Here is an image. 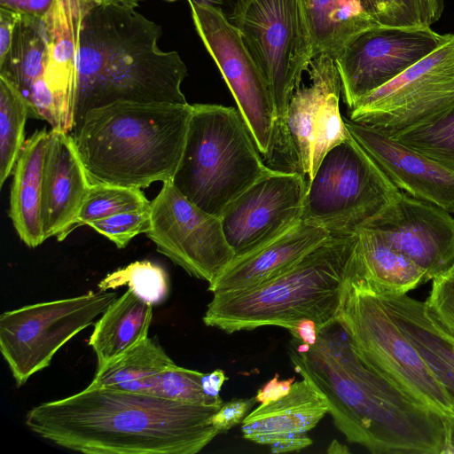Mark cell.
I'll list each match as a JSON object with an SVG mask.
<instances>
[{"label":"cell","mask_w":454,"mask_h":454,"mask_svg":"<svg viewBox=\"0 0 454 454\" xmlns=\"http://www.w3.org/2000/svg\"><path fill=\"white\" fill-rule=\"evenodd\" d=\"M330 411L325 395L309 380L294 382L287 395L261 403L242 420L245 439L260 443L266 437L290 433H306L314 428Z\"/></svg>","instance_id":"cell-24"},{"label":"cell","mask_w":454,"mask_h":454,"mask_svg":"<svg viewBox=\"0 0 454 454\" xmlns=\"http://www.w3.org/2000/svg\"><path fill=\"white\" fill-rule=\"evenodd\" d=\"M150 203L139 188L111 184H91L74 230L118 213L147 208Z\"/></svg>","instance_id":"cell-33"},{"label":"cell","mask_w":454,"mask_h":454,"mask_svg":"<svg viewBox=\"0 0 454 454\" xmlns=\"http://www.w3.org/2000/svg\"><path fill=\"white\" fill-rule=\"evenodd\" d=\"M153 304L145 301L129 288L95 322L88 344L98 367L120 357L148 338Z\"/></svg>","instance_id":"cell-26"},{"label":"cell","mask_w":454,"mask_h":454,"mask_svg":"<svg viewBox=\"0 0 454 454\" xmlns=\"http://www.w3.org/2000/svg\"><path fill=\"white\" fill-rule=\"evenodd\" d=\"M127 286L136 295L152 304L161 303L169 290L166 270L150 261H137L107 274L98 284L101 291Z\"/></svg>","instance_id":"cell-34"},{"label":"cell","mask_w":454,"mask_h":454,"mask_svg":"<svg viewBox=\"0 0 454 454\" xmlns=\"http://www.w3.org/2000/svg\"><path fill=\"white\" fill-rule=\"evenodd\" d=\"M55 0H0V7L19 14L43 18L51 10Z\"/></svg>","instance_id":"cell-40"},{"label":"cell","mask_w":454,"mask_h":454,"mask_svg":"<svg viewBox=\"0 0 454 454\" xmlns=\"http://www.w3.org/2000/svg\"><path fill=\"white\" fill-rule=\"evenodd\" d=\"M383 26L431 27L443 11L444 0H383Z\"/></svg>","instance_id":"cell-35"},{"label":"cell","mask_w":454,"mask_h":454,"mask_svg":"<svg viewBox=\"0 0 454 454\" xmlns=\"http://www.w3.org/2000/svg\"><path fill=\"white\" fill-rule=\"evenodd\" d=\"M260 444H269L271 453H283L304 449L312 440L305 433H290L263 438Z\"/></svg>","instance_id":"cell-39"},{"label":"cell","mask_w":454,"mask_h":454,"mask_svg":"<svg viewBox=\"0 0 454 454\" xmlns=\"http://www.w3.org/2000/svg\"><path fill=\"white\" fill-rule=\"evenodd\" d=\"M427 308L434 318L454 336V268L433 279Z\"/></svg>","instance_id":"cell-37"},{"label":"cell","mask_w":454,"mask_h":454,"mask_svg":"<svg viewBox=\"0 0 454 454\" xmlns=\"http://www.w3.org/2000/svg\"><path fill=\"white\" fill-rule=\"evenodd\" d=\"M448 36L431 27L383 25L360 34L334 60L348 109L434 51Z\"/></svg>","instance_id":"cell-14"},{"label":"cell","mask_w":454,"mask_h":454,"mask_svg":"<svg viewBox=\"0 0 454 454\" xmlns=\"http://www.w3.org/2000/svg\"><path fill=\"white\" fill-rule=\"evenodd\" d=\"M264 76L275 108V132L268 161L292 170L286 116L302 74L314 59L301 0H235L230 17Z\"/></svg>","instance_id":"cell-7"},{"label":"cell","mask_w":454,"mask_h":454,"mask_svg":"<svg viewBox=\"0 0 454 454\" xmlns=\"http://www.w3.org/2000/svg\"><path fill=\"white\" fill-rule=\"evenodd\" d=\"M337 320L372 369L406 398L445 420L448 448H454V405L450 395L353 263Z\"/></svg>","instance_id":"cell-8"},{"label":"cell","mask_w":454,"mask_h":454,"mask_svg":"<svg viewBox=\"0 0 454 454\" xmlns=\"http://www.w3.org/2000/svg\"><path fill=\"white\" fill-rule=\"evenodd\" d=\"M93 0H55L47 14L49 46L41 84L42 110L51 130L74 128L76 61L81 22Z\"/></svg>","instance_id":"cell-18"},{"label":"cell","mask_w":454,"mask_h":454,"mask_svg":"<svg viewBox=\"0 0 454 454\" xmlns=\"http://www.w3.org/2000/svg\"><path fill=\"white\" fill-rule=\"evenodd\" d=\"M327 452L328 453H349V450L347 448V446L340 443L336 440H333L330 443V445L327 449Z\"/></svg>","instance_id":"cell-47"},{"label":"cell","mask_w":454,"mask_h":454,"mask_svg":"<svg viewBox=\"0 0 454 454\" xmlns=\"http://www.w3.org/2000/svg\"><path fill=\"white\" fill-rule=\"evenodd\" d=\"M354 266L357 275L378 294L400 295L426 283L424 272L374 229L356 232Z\"/></svg>","instance_id":"cell-25"},{"label":"cell","mask_w":454,"mask_h":454,"mask_svg":"<svg viewBox=\"0 0 454 454\" xmlns=\"http://www.w3.org/2000/svg\"><path fill=\"white\" fill-rule=\"evenodd\" d=\"M450 214L402 192L364 226L376 230L412 261L427 282L454 268V217Z\"/></svg>","instance_id":"cell-17"},{"label":"cell","mask_w":454,"mask_h":454,"mask_svg":"<svg viewBox=\"0 0 454 454\" xmlns=\"http://www.w3.org/2000/svg\"><path fill=\"white\" fill-rule=\"evenodd\" d=\"M116 299L114 292L26 305L0 316V351L17 387L51 364L57 351Z\"/></svg>","instance_id":"cell-10"},{"label":"cell","mask_w":454,"mask_h":454,"mask_svg":"<svg viewBox=\"0 0 454 454\" xmlns=\"http://www.w3.org/2000/svg\"><path fill=\"white\" fill-rule=\"evenodd\" d=\"M360 2L365 12L381 24L384 11L383 0H360Z\"/></svg>","instance_id":"cell-45"},{"label":"cell","mask_w":454,"mask_h":454,"mask_svg":"<svg viewBox=\"0 0 454 454\" xmlns=\"http://www.w3.org/2000/svg\"><path fill=\"white\" fill-rule=\"evenodd\" d=\"M204 373L174 364L161 372L108 388L146 394L176 402L221 407V397L207 395L202 388Z\"/></svg>","instance_id":"cell-29"},{"label":"cell","mask_w":454,"mask_h":454,"mask_svg":"<svg viewBox=\"0 0 454 454\" xmlns=\"http://www.w3.org/2000/svg\"><path fill=\"white\" fill-rule=\"evenodd\" d=\"M89 226L106 236L117 248H124L133 238L146 233L151 228L150 207L98 219Z\"/></svg>","instance_id":"cell-36"},{"label":"cell","mask_w":454,"mask_h":454,"mask_svg":"<svg viewBox=\"0 0 454 454\" xmlns=\"http://www.w3.org/2000/svg\"><path fill=\"white\" fill-rule=\"evenodd\" d=\"M402 191L350 136L330 149L308 180L302 219L331 235H352Z\"/></svg>","instance_id":"cell-9"},{"label":"cell","mask_w":454,"mask_h":454,"mask_svg":"<svg viewBox=\"0 0 454 454\" xmlns=\"http://www.w3.org/2000/svg\"><path fill=\"white\" fill-rule=\"evenodd\" d=\"M314 58L326 55L334 60L363 32L380 26L360 0H301Z\"/></svg>","instance_id":"cell-27"},{"label":"cell","mask_w":454,"mask_h":454,"mask_svg":"<svg viewBox=\"0 0 454 454\" xmlns=\"http://www.w3.org/2000/svg\"><path fill=\"white\" fill-rule=\"evenodd\" d=\"M20 14L0 7V60L8 53Z\"/></svg>","instance_id":"cell-42"},{"label":"cell","mask_w":454,"mask_h":454,"mask_svg":"<svg viewBox=\"0 0 454 454\" xmlns=\"http://www.w3.org/2000/svg\"><path fill=\"white\" fill-rule=\"evenodd\" d=\"M187 1L198 35L225 80L257 149L269 159L275 132V108L264 76L241 33L222 9Z\"/></svg>","instance_id":"cell-12"},{"label":"cell","mask_w":454,"mask_h":454,"mask_svg":"<svg viewBox=\"0 0 454 454\" xmlns=\"http://www.w3.org/2000/svg\"><path fill=\"white\" fill-rule=\"evenodd\" d=\"M288 356L294 371L325 395L335 427L349 442L374 454L446 453L445 420L372 369L338 320L305 351L290 342Z\"/></svg>","instance_id":"cell-1"},{"label":"cell","mask_w":454,"mask_h":454,"mask_svg":"<svg viewBox=\"0 0 454 454\" xmlns=\"http://www.w3.org/2000/svg\"><path fill=\"white\" fill-rule=\"evenodd\" d=\"M151 228L145 235L159 253L189 275L212 283L234 259L219 216L182 195L171 180L150 203Z\"/></svg>","instance_id":"cell-13"},{"label":"cell","mask_w":454,"mask_h":454,"mask_svg":"<svg viewBox=\"0 0 454 454\" xmlns=\"http://www.w3.org/2000/svg\"><path fill=\"white\" fill-rule=\"evenodd\" d=\"M30 109L27 99L0 77V187L12 173L25 143Z\"/></svg>","instance_id":"cell-31"},{"label":"cell","mask_w":454,"mask_h":454,"mask_svg":"<svg viewBox=\"0 0 454 454\" xmlns=\"http://www.w3.org/2000/svg\"><path fill=\"white\" fill-rule=\"evenodd\" d=\"M331 234L322 226L301 219L292 229L243 255L234 257L210 284L213 294L244 290L288 270Z\"/></svg>","instance_id":"cell-21"},{"label":"cell","mask_w":454,"mask_h":454,"mask_svg":"<svg viewBox=\"0 0 454 454\" xmlns=\"http://www.w3.org/2000/svg\"><path fill=\"white\" fill-rule=\"evenodd\" d=\"M91 185L69 133L51 130L42 184L41 216L44 239L64 240L74 226Z\"/></svg>","instance_id":"cell-20"},{"label":"cell","mask_w":454,"mask_h":454,"mask_svg":"<svg viewBox=\"0 0 454 454\" xmlns=\"http://www.w3.org/2000/svg\"><path fill=\"white\" fill-rule=\"evenodd\" d=\"M174 361L151 338H146L120 357L98 367L88 387H111L161 372Z\"/></svg>","instance_id":"cell-30"},{"label":"cell","mask_w":454,"mask_h":454,"mask_svg":"<svg viewBox=\"0 0 454 454\" xmlns=\"http://www.w3.org/2000/svg\"><path fill=\"white\" fill-rule=\"evenodd\" d=\"M310 84L294 93L287 111L286 129L297 170L311 179L326 153L349 137L340 114L341 82L333 59L315 57Z\"/></svg>","instance_id":"cell-16"},{"label":"cell","mask_w":454,"mask_h":454,"mask_svg":"<svg viewBox=\"0 0 454 454\" xmlns=\"http://www.w3.org/2000/svg\"><path fill=\"white\" fill-rule=\"evenodd\" d=\"M192 105L115 102L88 111L72 131L91 184L146 188L172 180Z\"/></svg>","instance_id":"cell-4"},{"label":"cell","mask_w":454,"mask_h":454,"mask_svg":"<svg viewBox=\"0 0 454 454\" xmlns=\"http://www.w3.org/2000/svg\"><path fill=\"white\" fill-rule=\"evenodd\" d=\"M305 176L270 168L219 215L235 257L271 241L302 219Z\"/></svg>","instance_id":"cell-15"},{"label":"cell","mask_w":454,"mask_h":454,"mask_svg":"<svg viewBox=\"0 0 454 454\" xmlns=\"http://www.w3.org/2000/svg\"><path fill=\"white\" fill-rule=\"evenodd\" d=\"M167 1H170V2H172V1H175V0H167Z\"/></svg>","instance_id":"cell-49"},{"label":"cell","mask_w":454,"mask_h":454,"mask_svg":"<svg viewBox=\"0 0 454 454\" xmlns=\"http://www.w3.org/2000/svg\"><path fill=\"white\" fill-rule=\"evenodd\" d=\"M269 168L239 112L220 105H192L182 156L171 180L187 200L219 216Z\"/></svg>","instance_id":"cell-6"},{"label":"cell","mask_w":454,"mask_h":454,"mask_svg":"<svg viewBox=\"0 0 454 454\" xmlns=\"http://www.w3.org/2000/svg\"><path fill=\"white\" fill-rule=\"evenodd\" d=\"M389 136L454 172V106Z\"/></svg>","instance_id":"cell-32"},{"label":"cell","mask_w":454,"mask_h":454,"mask_svg":"<svg viewBox=\"0 0 454 454\" xmlns=\"http://www.w3.org/2000/svg\"><path fill=\"white\" fill-rule=\"evenodd\" d=\"M378 295L390 317L442 384L454 405V337L434 318L425 301L406 294Z\"/></svg>","instance_id":"cell-22"},{"label":"cell","mask_w":454,"mask_h":454,"mask_svg":"<svg viewBox=\"0 0 454 454\" xmlns=\"http://www.w3.org/2000/svg\"><path fill=\"white\" fill-rule=\"evenodd\" d=\"M51 138L45 128L26 139L14 166L9 216L20 239L35 248L45 241L41 216L44 159Z\"/></svg>","instance_id":"cell-23"},{"label":"cell","mask_w":454,"mask_h":454,"mask_svg":"<svg viewBox=\"0 0 454 454\" xmlns=\"http://www.w3.org/2000/svg\"><path fill=\"white\" fill-rule=\"evenodd\" d=\"M219 408L87 387L31 408L25 423L40 437L85 454H195L221 434L211 421Z\"/></svg>","instance_id":"cell-2"},{"label":"cell","mask_w":454,"mask_h":454,"mask_svg":"<svg viewBox=\"0 0 454 454\" xmlns=\"http://www.w3.org/2000/svg\"><path fill=\"white\" fill-rule=\"evenodd\" d=\"M343 120L350 136L402 192L454 212V172L375 128Z\"/></svg>","instance_id":"cell-19"},{"label":"cell","mask_w":454,"mask_h":454,"mask_svg":"<svg viewBox=\"0 0 454 454\" xmlns=\"http://www.w3.org/2000/svg\"><path fill=\"white\" fill-rule=\"evenodd\" d=\"M289 332L293 335L294 339L310 346L316 344L318 338L317 324L311 319H303L300 321Z\"/></svg>","instance_id":"cell-43"},{"label":"cell","mask_w":454,"mask_h":454,"mask_svg":"<svg viewBox=\"0 0 454 454\" xmlns=\"http://www.w3.org/2000/svg\"><path fill=\"white\" fill-rule=\"evenodd\" d=\"M226 380L225 372L221 369H216L210 373H204L201 378L204 393L211 397H220L219 392Z\"/></svg>","instance_id":"cell-44"},{"label":"cell","mask_w":454,"mask_h":454,"mask_svg":"<svg viewBox=\"0 0 454 454\" xmlns=\"http://www.w3.org/2000/svg\"><path fill=\"white\" fill-rule=\"evenodd\" d=\"M443 329H444V328H443ZM450 335H451V334H450ZM451 336H452V335H451ZM452 337H454V336H452Z\"/></svg>","instance_id":"cell-50"},{"label":"cell","mask_w":454,"mask_h":454,"mask_svg":"<svg viewBox=\"0 0 454 454\" xmlns=\"http://www.w3.org/2000/svg\"><path fill=\"white\" fill-rule=\"evenodd\" d=\"M46 16L20 14L11 48L0 60V77L17 89L27 101L33 85L44 73L50 39Z\"/></svg>","instance_id":"cell-28"},{"label":"cell","mask_w":454,"mask_h":454,"mask_svg":"<svg viewBox=\"0 0 454 454\" xmlns=\"http://www.w3.org/2000/svg\"><path fill=\"white\" fill-rule=\"evenodd\" d=\"M356 234L331 235L284 273L256 286L214 294L206 325L228 333L274 325L292 330L311 319L321 331L339 317Z\"/></svg>","instance_id":"cell-5"},{"label":"cell","mask_w":454,"mask_h":454,"mask_svg":"<svg viewBox=\"0 0 454 454\" xmlns=\"http://www.w3.org/2000/svg\"><path fill=\"white\" fill-rule=\"evenodd\" d=\"M255 403V397H252L248 399H233L223 403L212 416V424L221 434L225 433L235 425L242 422L243 419L248 414V411Z\"/></svg>","instance_id":"cell-38"},{"label":"cell","mask_w":454,"mask_h":454,"mask_svg":"<svg viewBox=\"0 0 454 454\" xmlns=\"http://www.w3.org/2000/svg\"><path fill=\"white\" fill-rule=\"evenodd\" d=\"M161 34L134 8L93 0L79 30L73 130L88 111L115 102L188 104L187 67L159 48Z\"/></svg>","instance_id":"cell-3"},{"label":"cell","mask_w":454,"mask_h":454,"mask_svg":"<svg viewBox=\"0 0 454 454\" xmlns=\"http://www.w3.org/2000/svg\"><path fill=\"white\" fill-rule=\"evenodd\" d=\"M454 106V34L398 76L361 98L349 120L387 135Z\"/></svg>","instance_id":"cell-11"},{"label":"cell","mask_w":454,"mask_h":454,"mask_svg":"<svg viewBox=\"0 0 454 454\" xmlns=\"http://www.w3.org/2000/svg\"><path fill=\"white\" fill-rule=\"evenodd\" d=\"M98 4H120L129 8H136L140 0H94Z\"/></svg>","instance_id":"cell-46"},{"label":"cell","mask_w":454,"mask_h":454,"mask_svg":"<svg viewBox=\"0 0 454 454\" xmlns=\"http://www.w3.org/2000/svg\"><path fill=\"white\" fill-rule=\"evenodd\" d=\"M192 2L211 5L216 8L222 9V7L225 4L226 0H192Z\"/></svg>","instance_id":"cell-48"},{"label":"cell","mask_w":454,"mask_h":454,"mask_svg":"<svg viewBox=\"0 0 454 454\" xmlns=\"http://www.w3.org/2000/svg\"><path fill=\"white\" fill-rule=\"evenodd\" d=\"M294 381L295 377L279 380L278 374H276L274 378L267 381L258 389L254 396L256 402L267 404L282 398L289 393Z\"/></svg>","instance_id":"cell-41"}]
</instances>
